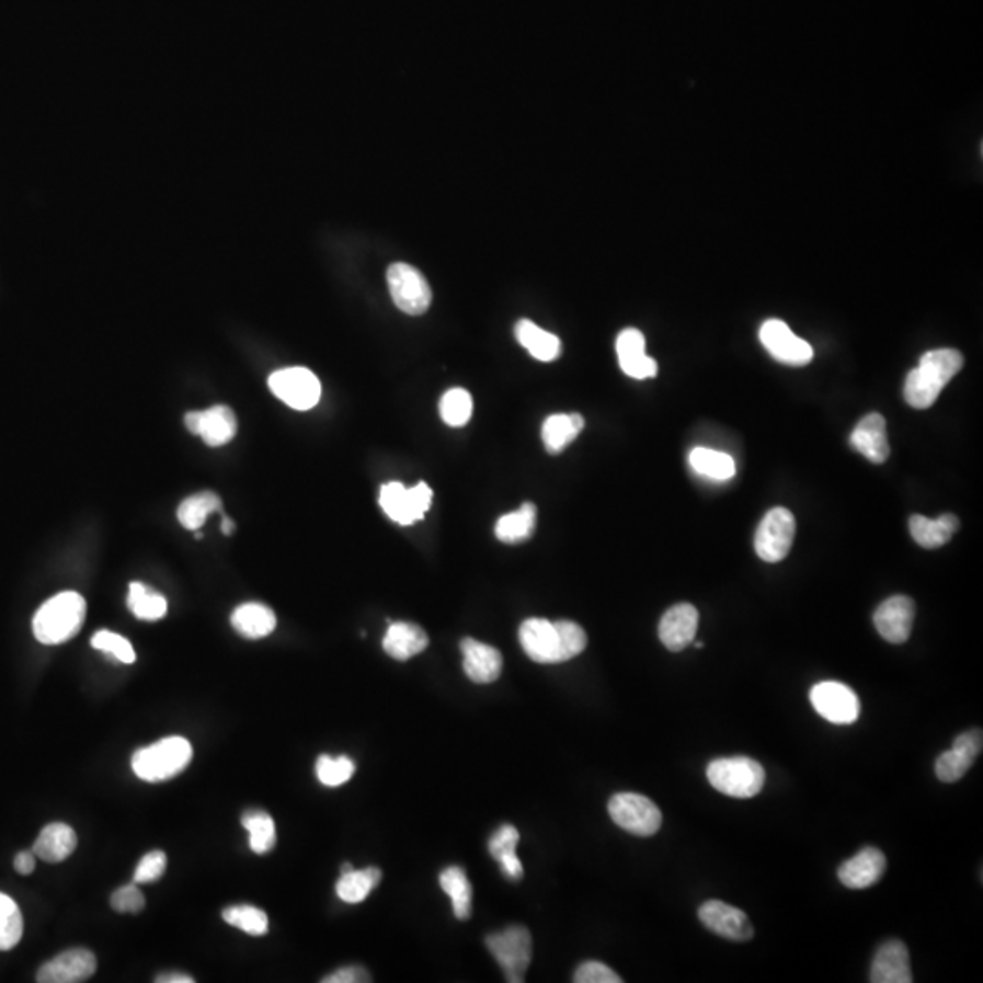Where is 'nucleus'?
I'll use <instances>...</instances> for the list:
<instances>
[{
  "label": "nucleus",
  "mask_w": 983,
  "mask_h": 983,
  "mask_svg": "<svg viewBox=\"0 0 983 983\" xmlns=\"http://www.w3.org/2000/svg\"><path fill=\"white\" fill-rule=\"evenodd\" d=\"M222 919L231 927L244 930L250 936H263L268 933V916L253 905H231L222 911Z\"/></svg>",
  "instance_id": "nucleus-40"
},
{
  "label": "nucleus",
  "mask_w": 983,
  "mask_h": 983,
  "mask_svg": "<svg viewBox=\"0 0 983 983\" xmlns=\"http://www.w3.org/2000/svg\"><path fill=\"white\" fill-rule=\"evenodd\" d=\"M811 704L823 720L834 725H853L860 718V698L844 683H818L811 688Z\"/></svg>",
  "instance_id": "nucleus-12"
},
{
  "label": "nucleus",
  "mask_w": 983,
  "mask_h": 983,
  "mask_svg": "<svg viewBox=\"0 0 983 983\" xmlns=\"http://www.w3.org/2000/svg\"><path fill=\"white\" fill-rule=\"evenodd\" d=\"M916 605L907 596H892L876 608L875 627L883 640L902 645L913 632Z\"/></svg>",
  "instance_id": "nucleus-16"
},
{
  "label": "nucleus",
  "mask_w": 983,
  "mask_h": 983,
  "mask_svg": "<svg viewBox=\"0 0 983 983\" xmlns=\"http://www.w3.org/2000/svg\"><path fill=\"white\" fill-rule=\"evenodd\" d=\"M608 814L618 827L636 836H652L663 822L654 801L636 792H619L608 801Z\"/></svg>",
  "instance_id": "nucleus-7"
},
{
  "label": "nucleus",
  "mask_w": 983,
  "mask_h": 983,
  "mask_svg": "<svg viewBox=\"0 0 983 983\" xmlns=\"http://www.w3.org/2000/svg\"><path fill=\"white\" fill-rule=\"evenodd\" d=\"M222 511V501L216 492H199V494L190 495L188 500H184L179 505L178 517L179 523L188 530H199L206 523V517L214 512Z\"/></svg>",
  "instance_id": "nucleus-34"
},
{
  "label": "nucleus",
  "mask_w": 983,
  "mask_h": 983,
  "mask_svg": "<svg viewBox=\"0 0 983 983\" xmlns=\"http://www.w3.org/2000/svg\"><path fill=\"white\" fill-rule=\"evenodd\" d=\"M268 387L275 398H279L290 409L310 410L321 399L318 376L302 366L274 372L270 376Z\"/></svg>",
  "instance_id": "nucleus-11"
},
{
  "label": "nucleus",
  "mask_w": 983,
  "mask_h": 983,
  "mask_svg": "<svg viewBox=\"0 0 983 983\" xmlns=\"http://www.w3.org/2000/svg\"><path fill=\"white\" fill-rule=\"evenodd\" d=\"M616 352L621 370L632 379H651L658 374V363L647 355L645 335L640 330L627 328L619 333Z\"/></svg>",
  "instance_id": "nucleus-19"
},
{
  "label": "nucleus",
  "mask_w": 983,
  "mask_h": 983,
  "mask_svg": "<svg viewBox=\"0 0 983 983\" xmlns=\"http://www.w3.org/2000/svg\"><path fill=\"white\" fill-rule=\"evenodd\" d=\"M519 643L530 660L552 665L572 660L585 651L586 635L574 621L530 618L519 627Z\"/></svg>",
  "instance_id": "nucleus-1"
},
{
  "label": "nucleus",
  "mask_w": 983,
  "mask_h": 983,
  "mask_svg": "<svg viewBox=\"0 0 983 983\" xmlns=\"http://www.w3.org/2000/svg\"><path fill=\"white\" fill-rule=\"evenodd\" d=\"M952 747L960 748L963 753L971 754L974 758H979L983 748L982 731H980V729H971V731L963 732V734H960V736L955 740Z\"/></svg>",
  "instance_id": "nucleus-47"
},
{
  "label": "nucleus",
  "mask_w": 983,
  "mask_h": 983,
  "mask_svg": "<svg viewBox=\"0 0 983 983\" xmlns=\"http://www.w3.org/2000/svg\"><path fill=\"white\" fill-rule=\"evenodd\" d=\"M462 668L473 683H494L503 671V655L494 647L465 638L461 641Z\"/></svg>",
  "instance_id": "nucleus-22"
},
{
  "label": "nucleus",
  "mask_w": 983,
  "mask_h": 983,
  "mask_svg": "<svg viewBox=\"0 0 983 983\" xmlns=\"http://www.w3.org/2000/svg\"><path fill=\"white\" fill-rule=\"evenodd\" d=\"M688 462L693 467L694 472L704 476V478L712 479V481H729L736 473V462L729 454L712 448L698 446L690 452Z\"/></svg>",
  "instance_id": "nucleus-32"
},
{
  "label": "nucleus",
  "mask_w": 983,
  "mask_h": 983,
  "mask_svg": "<svg viewBox=\"0 0 983 983\" xmlns=\"http://www.w3.org/2000/svg\"><path fill=\"white\" fill-rule=\"evenodd\" d=\"M887 869V858L880 849L866 847L838 869V878L847 889H869L880 881Z\"/></svg>",
  "instance_id": "nucleus-21"
},
{
  "label": "nucleus",
  "mask_w": 983,
  "mask_h": 983,
  "mask_svg": "<svg viewBox=\"0 0 983 983\" xmlns=\"http://www.w3.org/2000/svg\"><path fill=\"white\" fill-rule=\"evenodd\" d=\"M231 625L239 635L244 636L248 640H261L274 632L277 619H275L274 610L266 605L244 603L231 614Z\"/></svg>",
  "instance_id": "nucleus-26"
},
{
  "label": "nucleus",
  "mask_w": 983,
  "mask_h": 983,
  "mask_svg": "<svg viewBox=\"0 0 983 983\" xmlns=\"http://www.w3.org/2000/svg\"><path fill=\"white\" fill-rule=\"evenodd\" d=\"M128 607L135 618L142 621H157L168 613V602L159 592L151 591L142 583H132L128 592Z\"/></svg>",
  "instance_id": "nucleus-36"
},
{
  "label": "nucleus",
  "mask_w": 983,
  "mask_h": 983,
  "mask_svg": "<svg viewBox=\"0 0 983 983\" xmlns=\"http://www.w3.org/2000/svg\"><path fill=\"white\" fill-rule=\"evenodd\" d=\"M77 847V834L66 823H49L38 834L37 842L33 844V855L46 861V864H59L70 858Z\"/></svg>",
  "instance_id": "nucleus-24"
},
{
  "label": "nucleus",
  "mask_w": 983,
  "mask_h": 983,
  "mask_svg": "<svg viewBox=\"0 0 983 983\" xmlns=\"http://www.w3.org/2000/svg\"><path fill=\"white\" fill-rule=\"evenodd\" d=\"M145 894L137 883L124 885L113 892L112 907L121 914H139L145 908Z\"/></svg>",
  "instance_id": "nucleus-45"
},
{
  "label": "nucleus",
  "mask_w": 983,
  "mask_h": 983,
  "mask_svg": "<svg viewBox=\"0 0 983 983\" xmlns=\"http://www.w3.org/2000/svg\"><path fill=\"white\" fill-rule=\"evenodd\" d=\"M98 971V958L92 951L77 947L60 952L59 957L44 963L38 969L37 982L41 983H81L92 979Z\"/></svg>",
  "instance_id": "nucleus-15"
},
{
  "label": "nucleus",
  "mask_w": 983,
  "mask_h": 983,
  "mask_svg": "<svg viewBox=\"0 0 983 983\" xmlns=\"http://www.w3.org/2000/svg\"><path fill=\"white\" fill-rule=\"evenodd\" d=\"M194 751L188 740L181 736L164 738L150 747L139 748L132 758L135 776L148 784H161L183 773L192 762Z\"/></svg>",
  "instance_id": "nucleus-4"
},
{
  "label": "nucleus",
  "mask_w": 983,
  "mask_h": 983,
  "mask_svg": "<svg viewBox=\"0 0 983 983\" xmlns=\"http://www.w3.org/2000/svg\"><path fill=\"white\" fill-rule=\"evenodd\" d=\"M585 428V420L581 414H553L547 418L541 428L545 448L548 454H559L580 436Z\"/></svg>",
  "instance_id": "nucleus-30"
},
{
  "label": "nucleus",
  "mask_w": 983,
  "mask_h": 983,
  "mask_svg": "<svg viewBox=\"0 0 983 983\" xmlns=\"http://www.w3.org/2000/svg\"><path fill=\"white\" fill-rule=\"evenodd\" d=\"M233 528H236V525H233L230 517H225V519H222V525H220L222 534H225V536H230V534L233 533Z\"/></svg>",
  "instance_id": "nucleus-51"
},
{
  "label": "nucleus",
  "mask_w": 983,
  "mask_h": 983,
  "mask_svg": "<svg viewBox=\"0 0 983 983\" xmlns=\"http://www.w3.org/2000/svg\"><path fill=\"white\" fill-rule=\"evenodd\" d=\"M872 983H911V958L907 946L900 940H889L881 944L876 951L871 965Z\"/></svg>",
  "instance_id": "nucleus-20"
},
{
  "label": "nucleus",
  "mask_w": 983,
  "mask_h": 983,
  "mask_svg": "<svg viewBox=\"0 0 983 983\" xmlns=\"http://www.w3.org/2000/svg\"><path fill=\"white\" fill-rule=\"evenodd\" d=\"M439 885L452 900V908L457 919L470 918L472 913V885L461 867H448L441 872Z\"/></svg>",
  "instance_id": "nucleus-33"
},
{
  "label": "nucleus",
  "mask_w": 983,
  "mask_h": 983,
  "mask_svg": "<svg viewBox=\"0 0 983 983\" xmlns=\"http://www.w3.org/2000/svg\"><path fill=\"white\" fill-rule=\"evenodd\" d=\"M387 281L390 296L401 312L421 316L431 308V286L420 270L407 263H393L388 268Z\"/></svg>",
  "instance_id": "nucleus-8"
},
{
  "label": "nucleus",
  "mask_w": 983,
  "mask_h": 983,
  "mask_svg": "<svg viewBox=\"0 0 983 983\" xmlns=\"http://www.w3.org/2000/svg\"><path fill=\"white\" fill-rule=\"evenodd\" d=\"M698 608L690 603H677L668 608L660 621V640L671 652H682L693 643L698 632Z\"/></svg>",
  "instance_id": "nucleus-18"
},
{
  "label": "nucleus",
  "mask_w": 983,
  "mask_h": 983,
  "mask_svg": "<svg viewBox=\"0 0 983 983\" xmlns=\"http://www.w3.org/2000/svg\"><path fill=\"white\" fill-rule=\"evenodd\" d=\"M575 983H621L618 974L602 962L581 963L574 974Z\"/></svg>",
  "instance_id": "nucleus-46"
},
{
  "label": "nucleus",
  "mask_w": 983,
  "mask_h": 983,
  "mask_svg": "<svg viewBox=\"0 0 983 983\" xmlns=\"http://www.w3.org/2000/svg\"><path fill=\"white\" fill-rule=\"evenodd\" d=\"M355 773V764L348 756H339V758H332V756H319L318 764H316V774H318V779L324 787H339V785L346 784Z\"/></svg>",
  "instance_id": "nucleus-42"
},
{
  "label": "nucleus",
  "mask_w": 983,
  "mask_h": 983,
  "mask_svg": "<svg viewBox=\"0 0 983 983\" xmlns=\"http://www.w3.org/2000/svg\"><path fill=\"white\" fill-rule=\"evenodd\" d=\"M92 647L98 649V651L112 654L121 663H134L135 661V651L132 643L123 636L110 632V630H99L98 635L92 638Z\"/></svg>",
  "instance_id": "nucleus-43"
},
{
  "label": "nucleus",
  "mask_w": 983,
  "mask_h": 983,
  "mask_svg": "<svg viewBox=\"0 0 983 983\" xmlns=\"http://www.w3.org/2000/svg\"><path fill=\"white\" fill-rule=\"evenodd\" d=\"M35 858H37V856L33 855V850L32 853H30V850H22V853H19V855L15 856V864H13V866H15V871L19 872V875H32V872L35 871V866H37V860H35Z\"/></svg>",
  "instance_id": "nucleus-49"
},
{
  "label": "nucleus",
  "mask_w": 983,
  "mask_h": 983,
  "mask_svg": "<svg viewBox=\"0 0 983 983\" xmlns=\"http://www.w3.org/2000/svg\"><path fill=\"white\" fill-rule=\"evenodd\" d=\"M796 519L792 512L776 506L765 514L754 538V548L759 559L767 563H778L787 558L795 541Z\"/></svg>",
  "instance_id": "nucleus-10"
},
{
  "label": "nucleus",
  "mask_w": 983,
  "mask_h": 983,
  "mask_svg": "<svg viewBox=\"0 0 983 983\" xmlns=\"http://www.w3.org/2000/svg\"><path fill=\"white\" fill-rule=\"evenodd\" d=\"M908 528L914 541L924 548H938L949 544L960 528V519L955 514H944L938 519L925 516H911Z\"/></svg>",
  "instance_id": "nucleus-27"
},
{
  "label": "nucleus",
  "mask_w": 983,
  "mask_h": 983,
  "mask_svg": "<svg viewBox=\"0 0 983 983\" xmlns=\"http://www.w3.org/2000/svg\"><path fill=\"white\" fill-rule=\"evenodd\" d=\"M472 396L465 388H452L439 401L441 420L454 428L467 425L472 418Z\"/></svg>",
  "instance_id": "nucleus-39"
},
{
  "label": "nucleus",
  "mask_w": 983,
  "mask_h": 983,
  "mask_svg": "<svg viewBox=\"0 0 983 983\" xmlns=\"http://www.w3.org/2000/svg\"><path fill=\"white\" fill-rule=\"evenodd\" d=\"M168 858L162 850H151L139 861L135 869L134 883H151L157 881L167 871Z\"/></svg>",
  "instance_id": "nucleus-44"
},
{
  "label": "nucleus",
  "mask_w": 983,
  "mask_h": 983,
  "mask_svg": "<svg viewBox=\"0 0 983 983\" xmlns=\"http://www.w3.org/2000/svg\"><path fill=\"white\" fill-rule=\"evenodd\" d=\"M242 825L250 836V849L255 855H266L275 847V823L274 818L261 811H250L242 816Z\"/></svg>",
  "instance_id": "nucleus-37"
},
{
  "label": "nucleus",
  "mask_w": 983,
  "mask_h": 983,
  "mask_svg": "<svg viewBox=\"0 0 983 983\" xmlns=\"http://www.w3.org/2000/svg\"><path fill=\"white\" fill-rule=\"evenodd\" d=\"M963 355L958 350H930L919 359L918 368L908 372L903 396L913 409H930L941 390L962 370Z\"/></svg>",
  "instance_id": "nucleus-2"
},
{
  "label": "nucleus",
  "mask_w": 983,
  "mask_h": 983,
  "mask_svg": "<svg viewBox=\"0 0 983 983\" xmlns=\"http://www.w3.org/2000/svg\"><path fill=\"white\" fill-rule=\"evenodd\" d=\"M538 508L534 503H523L516 512L501 516L495 523V538L503 544L516 545L527 541L536 530Z\"/></svg>",
  "instance_id": "nucleus-31"
},
{
  "label": "nucleus",
  "mask_w": 983,
  "mask_h": 983,
  "mask_svg": "<svg viewBox=\"0 0 983 983\" xmlns=\"http://www.w3.org/2000/svg\"><path fill=\"white\" fill-rule=\"evenodd\" d=\"M24 919L13 898L0 892V951H11L22 940Z\"/></svg>",
  "instance_id": "nucleus-38"
},
{
  "label": "nucleus",
  "mask_w": 983,
  "mask_h": 983,
  "mask_svg": "<svg viewBox=\"0 0 983 983\" xmlns=\"http://www.w3.org/2000/svg\"><path fill=\"white\" fill-rule=\"evenodd\" d=\"M188 431L195 436L203 437L208 446H222L230 443L237 434V420L233 410L222 404L203 410V412H190L184 418Z\"/></svg>",
  "instance_id": "nucleus-17"
},
{
  "label": "nucleus",
  "mask_w": 983,
  "mask_h": 983,
  "mask_svg": "<svg viewBox=\"0 0 983 983\" xmlns=\"http://www.w3.org/2000/svg\"><path fill=\"white\" fill-rule=\"evenodd\" d=\"M694 645H696V649H704V647H705L704 643H701V641H696V643H694Z\"/></svg>",
  "instance_id": "nucleus-53"
},
{
  "label": "nucleus",
  "mask_w": 983,
  "mask_h": 983,
  "mask_svg": "<svg viewBox=\"0 0 983 983\" xmlns=\"http://www.w3.org/2000/svg\"><path fill=\"white\" fill-rule=\"evenodd\" d=\"M379 881H381V871L377 867H368L363 871L352 869V871L341 875L338 885H335V892L344 903H361L365 902L368 894L379 885Z\"/></svg>",
  "instance_id": "nucleus-35"
},
{
  "label": "nucleus",
  "mask_w": 983,
  "mask_h": 983,
  "mask_svg": "<svg viewBox=\"0 0 983 983\" xmlns=\"http://www.w3.org/2000/svg\"><path fill=\"white\" fill-rule=\"evenodd\" d=\"M759 339L774 359L789 366H805L812 361L811 344L792 333L779 319H768L759 328Z\"/></svg>",
  "instance_id": "nucleus-13"
},
{
  "label": "nucleus",
  "mask_w": 983,
  "mask_h": 983,
  "mask_svg": "<svg viewBox=\"0 0 983 983\" xmlns=\"http://www.w3.org/2000/svg\"><path fill=\"white\" fill-rule=\"evenodd\" d=\"M157 983H194L195 980L188 974L183 973H170L162 974L159 979L156 980Z\"/></svg>",
  "instance_id": "nucleus-50"
},
{
  "label": "nucleus",
  "mask_w": 983,
  "mask_h": 983,
  "mask_svg": "<svg viewBox=\"0 0 983 983\" xmlns=\"http://www.w3.org/2000/svg\"><path fill=\"white\" fill-rule=\"evenodd\" d=\"M431 487L426 483H418L412 489H407L403 483L382 484L379 494V505L392 522L398 525H412L425 517L432 503Z\"/></svg>",
  "instance_id": "nucleus-9"
},
{
  "label": "nucleus",
  "mask_w": 983,
  "mask_h": 983,
  "mask_svg": "<svg viewBox=\"0 0 983 983\" xmlns=\"http://www.w3.org/2000/svg\"><path fill=\"white\" fill-rule=\"evenodd\" d=\"M490 955L498 960L508 982H523L533 960V936L522 925L487 936Z\"/></svg>",
  "instance_id": "nucleus-6"
},
{
  "label": "nucleus",
  "mask_w": 983,
  "mask_h": 983,
  "mask_svg": "<svg viewBox=\"0 0 983 983\" xmlns=\"http://www.w3.org/2000/svg\"><path fill=\"white\" fill-rule=\"evenodd\" d=\"M352 869H354V867L350 866V864H344L343 869H341V875H343V872H350Z\"/></svg>",
  "instance_id": "nucleus-52"
},
{
  "label": "nucleus",
  "mask_w": 983,
  "mask_h": 983,
  "mask_svg": "<svg viewBox=\"0 0 983 983\" xmlns=\"http://www.w3.org/2000/svg\"><path fill=\"white\" fill-rule=\"evenodd\" d=\"M974 762H976V758L971 756V754L952 747L947 753H941L938 756L935 764V773L944 784H957L958 779H962L969 773V768L973 767Z\"/></svg>",
  "instance_id": "nucleus-41"
},
{
  "label": "nucleus",
  "mask_w": 983,
  "mask_h": 983,
  "mask_svg": "<svg viewBox=\"0 0 983 983\" xmlns=\"http://www.w3.org/2000/svg\"><path fill=\"white\" fill-rule=\"evenodd\" d=\"M428 647V636L418 625L399 624L388 625L387 635L382 638V649L390 658L407 661L421 654Z\"/></svg>",
  "instance_id": "nucleus-25"
},
{
  "label": "nucleus",
  "mask_w": 983,
  "mask_h": 983,
  "mask_svg": "<svg viewBox=\"0 0 983 983\" xmlns=\"http://www.w3.org/2000/svg\"><path fill=\"white\" fill-rule=\"evenodd\" d=\"M516 339L522 346L528 350V354L544 363L558 359L561 355V341L558 335L547 332L528 319H522L516 324Z\"/></svg>",
  "instance_id": "nucleus-29"
},
{
  "label": "nucleus",
  "mask_w": 983,
  "mask_h": 983,
  "mask_svg": "<svg viewBox=\"0 0 983 983\" xmlns=\"http://www.w3.org/2000/svg\"><path fill=\"white\" fill-rule=\"evenodd\" d=\"M517 844H519V833L514 825H503L498 828L489 842L490 855L498 860L503 875L514 881L523 878V864L516 853Z\"/></svg>",
  "instance_id": "nucleus-28"
},
{
  "label": "nucleus",
  "mask_w": 983,
  "mask_h": 983,
  "mask_svg": "<svg viewBox=\"0 0 983 983\" xmlns=\"http://www.w3.org/2000/svg\"><path fill=\"white\" fill-rule=\"evenodd\" d=\"M699 922L715 935L727 938L732 941H747L754 936V927L748 922L747 914L742 908L729 905V903L720 902V900H709L698 908Z\"/></svg>",
  "instance_id": "nucleus-14"
},
{
  "label": "nucleus",
  "mask_w": 983,
  "mask_h": 983,
  "mask_svg": "<svg viewBox=\"0 0 983 983\" xmlns=\"http://www.w3.org/2000/svg\"><path fill=\"white\" fill-rule=\"evenodd\" d=\"M87 618V602L77 592H60L38 608L33 635L43 645H60L79 635Z\"/></svg>",
  "instance_id": "nucleus-3"
},
{
  "label": "nucleus",
  "mask_w": 983,
  "mask_h": 983,
  "mask_svg": "<svg viewBox=\"0 0 983 983\" xmlns=\"http://www.w3.org/2000/svg\"><path fill=\"white\" fill-rule=\"evenodd\" d=\"M370 982V976L366 973L365 969L357 968V965H350V968L339 969L335 973L328 974L327 979H323V983H363Z\"/></svg>",
  "instance_id": "nucleus-48"
},
{
  "label": "nucleus",
  "mask_w": 983,
  "mask_h": 983,
  "mask_svg": "<svg viewBox=\"0 0 983 983\" xmlns=\"http://www.w3.org/2000/svg\"><path fill=\"white\" fill-rule=\"evenodd\" d=\"M850 445L856 452H860L861 456L876 465H881L889 459L891 448L887 441V425L883 415L867 414L861 418L860 423L856 425L855 431L850 434Z\"/></svg>",
  "instance_id": "nucleus-23"
},
{
  "label": "nucleus",
  "mask_w": 983,
  "mask_h": 983,
  "mask_svg": "<svg viewBox=\"0 0 983 983\" xmlns=\"http://www.w3.org/2000/svg\"><path fill=\"white\" fill-rule=\"evenodd\" d=\"M709 784L721 795L748 800L764 789L765 770L762 764L747 756L718 758L707 767Z\"/></svg>",
  "instance_id": "nucleus-5"
}]
</instances>
